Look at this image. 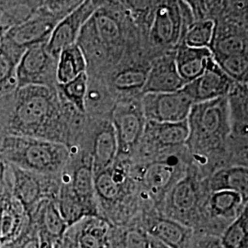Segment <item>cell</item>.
<instances>
[{
	"instance_id": "41",
	"label": "cell",
	"mask_w": 248,
	"mask_h": 248,
	"mask_svg": "<svg viewBox=\"0 0 248 248\" xmlns=\"http://www.w3.org/2000/svg\"><path fill=\"white\" fill-rule=\"evenodd\" d=\"M150 248H169L166 246H164L163 244H161L158 241H151Z\"/></svg>"
},
{
	"instance_id": "29",
	"label": "cell",
	"mask_w": 248,
	"mask_h": 248,
	"mask_svg": "<svg viewBox=\"0 0 248 248\" xmlns=\"http://www.w3.org/2000/svg\"><path fill=\"white\" fill-rule=\"evenodd\" d=\"M89 77L87 73H83L75 79L69 81L63 85H58L59 89L73 106L79 112L86 111V98L88 93Z\"/></svg>"
},
{
	"instance_id": "25",
	"label": "cell",
	"mask_w": 248,
	"mask_h": 248,
	"mask_svg": "<svg viewBox=\"0 0 248 248\" xmlns=\"http://www.w3.org/2000/svg\"><path fill=\"white\" fill-rule=\"evenodd\" d=\"M154 141L160 146L169 147L187 142L189 127L187 120L176 124L149 123Z\"/></svg>"
},
{
	"instance_id": "31",
	"label": "cell",
	"mask_w": 248,
	"mask_h": 248,
	"mask_svg": "<svg viewBox=\"0 0 248 248\" xmlns=\"http://www.w3.org/2000/svg\"><path fill=\"white\" fill-rule=\"evenodd\" d=\"M98 37L107 45H115L121 38V27L115 18L103 13L96 11L91 17Z\"/></svg>"
},
{
	"instance_id": "21",
	"label": "cell",
	"mask_w": 248,
	"mask_h": 248,
	"mask_svg": "<svg viewBox=\"0 0 248 248\" xmlns=\"http://www.w3.org/2000/svg\"><path fill=\"white\" fill-rule=\"evenodd\" d=\"M176 175L175 164L157 161L150 164L142 174V183L154 195L164 193Z\"/></svg>"
},
{
	"instance_id": "22",
	"label": "cell",
	"mask_w": 248,
	"mask_h": 248,
	"mask_svg": "<svg viewBox=\"0 0 248 248\" xmlns=\"http://www.w3.org/2000/svg\"><path fill=\"white\" fill-rule=\"evenodd\" d=\"M151 236L169 248H184L189 231L178 222L160 219L151 226Z\"/></svg>"
},
{
	"instance_id": "42",
	"label": "cell",
	"mask_w": 248,
	"mask_h": 248,
	"mask_svg": "<svg viewBox=\"0 0 248 248\" xmlns=\"http://www.w3.org/2000/svg\"><path fill=\"white\" fill-rule=\"evenodd\" d=\"M0 42H1V37H0Z\"/></svg>"
},
{
	"instance_id": "28",
	"label": "cell",
	"mask_w": 248,
	"mask_h": 248,
	"mask_svg": "<svg viewBox=\"0 0 248 248\" xmlns=\"http://www.w3.org/2000/svg\"><path fill=\"white\" fill-rule=\"evenodd\" d=\"M220 242L223 248H248V208L232 222Z\"/></svg>"
},
{
	"instance_id": "40",
	"label": "cell",
	"mask_w": 248,
	"mask_h": 248,
	"mask_svg": "<svg viewBox=\"0 0 248 248\" xmlns=\"http://www.w3.org/2000/svg\"><path fill=\"white\" fill-rule=\"evenodd\" d=\"M223 248L221 245V242L217 241V240H213V241H208V243L204 244L202 248Z\"/></svg>"
},
{
	"instance_id": "27",
	"label": "cell",
	"mask_w": 248,
	"mask_h": 248,
	"mask_svg": "<svg viewBox=\"0 0 248 248\" xmlns=\"http://www.w3.org/2000/svg\"><path fill=\"white\" fill-rule=\"evenodd\" d=\"M215 21L205 19L187 27L184 33V44L194 48H210L215 34Z\"/></svg>"
},
{
	"instance_id": "37",
	"label": "cell",
	"mask_w": 248,
	"mask_h": 248,
	"mask_svg": "<svg viewBox=\"0 0 248 248\" xmlns=\"http://www.w3.org/2000/svg\"><path fill=\"white\" fill-rule=\"evenodd\" d=\"M0 248H40L38 232L30 222L28 228L18 237L1 246Z\"/></svg>"
},
{
	"instance_id": "30",
	"label": "cell",
	"mask_w": 248,
	"mask_h": 248,
	"mask_svg": "<svg viewBox=\"0 0 248 248\" xmlns=\"http://www.w3.org/2000/svg\"><path fill=\"white\" fill-rule=\"evenodd\" d=\"M197 202V192L193 181L184 177L176 183L171 191V202L179 212L191 210Z\"/></svg>"
},
{
	"instance_id": "39",
	"label": "cell",
	"mask_w": 248,
	"mask_h": 248,
	"mask_svg": "<svg viewBox=\"0 0 248 248\" xmlns=\"http://www.w3.org/2000/svg\"><path fill=\"white\" fill-rule=\"evenodd\" d=\"M39 239H40V248H53L54 243L53 241L46 238L45 236H42V235H39Z\"/></svg>"
},
{
	"instance_id": "38",
	"label": "cell",
	"mask_w": 248,
	"mask_h": 248,
	"mask_svg": "<svg viewBox=\"0 0 248 248\" xmlns=\"http://www.w3.org/2000/svg\"><path fill=\"white\" fill-rule=\"evenodd\" d=\"M150 238L144 232L137 229H130L122 235L118 248H150Z\"/></svg>"
},
{
	"instance_id": "17",
	"label": "cell",
	"mask_w": 248,
	"mask_h": 248,
	"mask_svg": "<svg viewBox=\"0 0 248 248\" xmlns=\"http://www.w3.org/2000/svg\"><path fill=\"white\" fill-rule=\"evenodd\" d=\"M73 193L84 204L92 215L97 216L95 208V186L92 159L84 162L74 170L70 183Z\"/></svg>"
},
{
	"instance_id": "14",
	"label": "cell",
	"mask_w": 248,
	"mask_h": 248,
	"mask_svg": "<svg viewBox=\"0 0 248 248\" xmlns=\"http://www.w3.org/2000/svg\"><path fill=\"white\" fill-rule=\"evenodd\" d=\"M29 218L38 234L53 241V243L62 239L69 229L62 219L56 202L52 199L41 201L29 213Z\"/></svg>"
},
{
	"instance_id": "8",
	"label": "cell",
	"mask_w": 248,
	"mask_h": 248,
	"mask_svg": "<svg viewBox=\"0 0 248 248\" xmlns=\"http://www.w3.org/2000/svg\"><path fill=\"white\" fill-rule=\"evenodd\" d=\"M7 166L10 176L11 193L23 206L28 215L41 201L52 199L49 195L48 185L45 182L46 175L37 174L9 165Z\"/></svg>"
},
{
	"instance_id": "13",
	"label": "cell",
	"mask_w": 248,
	"mask_h": 248,
	"mask_svg": "<svg viewBox=\"0 0 248 248\" xmlns=\"http://www.w3.org/2000/svg\"><path fill=\"white\" fill-rule=\"evenodd\" d=\"M186 85L177 72L175 54H169L154 62L142 91L144 94L171 93L181 90Z\"/></svg>"
},
{
	"instance_id": "33",
	"label": "cell",
	"mask_w": 248,
	"mask_h": 248,
	"mask_svg": "<svg viewBox=\"0 0 248 248\" xmlns=\"http://www.w3.org/2000/svg\"><path fill=\"white\" fill-rule=\"evenodd\" d=\"M214 61L232 80H242L248 74L247 53L232 56H215Z\"/></svg>"
},
{
	"instance_id": "1",
	"label": "cell",
	"mask_w": 248,
	"mask_h": 248,
	"mask_svg": "<svg viewBox=\"0 0 248 248\" xmlns=\"http://www.w3.org/2000/svg\"><path fill=\"white\" fill-rule=\"evenodd\" d=\"M68 157L69 151L61 142L10 134L0 138V162L37 174L58 173Z\"/></svg>"
},
{
	"instance_id": "32",
	"label": "cell",
	"mask_w": 248,
	"mask_h": 248,
	"mask_svg": "<svg viewBox=\"0 0 248 248\" xmlns=\"http://www.w3.org/2000/svg\"><path fill=\"white\" fill-rule=\"evenodd\" d=\"M95 192L102 200L111 202L118 198L121 192V183L116 178L115 174L109 169L94 174Z\"/></svg>"
},
{
	"instance_id": "34",
	"label": "cell",
	"mask_w": 248,
	"mask_h": 248,
	"mask_svg": "<svg viewBox=\"0 0 248 248\" xmlns=\"http://www.w3.org/2000/svg\"><path fill=\"white\" fill-rule=\"evenodd\" d=\"M18 62L0 49V96L17 89L15 71Z\"/></svg>"
},
{
	"instance_id": "26",
	"label": "cell",
	"mask_w": 248,
	"mask_h": 248,
	"mask_svg": "<svg viewBox=\"0 0 248 248\" xmlns=\"http://www.w3.org/2000/svg\"><path fill=\"white\" fill-rule=\"evenodd\" d=\"M245 199L244 196L233 190H215L210 200V208L216 216L229 217L235 214L237 210H239Z\"/></svg>"
},
{
	"instance_id": "12",
	"label": "cell",
	"mask_w": 248,
	"mask_h": 248,
	"mask_svg": "<svg viewBox=\"0 0 248 248\" xmlns=\"http://www.w3.org/2000/svg\"><path fill=\"white\" fill-rule=\"evenodd\" d=\"M231 85L232 79L213 60L200 78L186 84L183 89L196 104L225 97Z\"/></svg>"
},
{
	"instance_id": "20",
	"label": "cell",
	"mask_w": 248,
	"mask_h": 248,
	"mask_svg": "<svg viewBox=\"0 0 248 248\" xmlns=\"http://www.w3.org/2000/svg\"><path fill=\"white\" fill-rule=\"evenodd\" d=\"M77 234L74 248H104L106 244L108 225L97 216L83 219Z\"/></svg>"
},
{
	"instance_id": "11",
	"label": "cell",
	"mask_w": 248,
	"mask_h": 248,
	"mask_svg": "<svg viewBox=\"0 0 248 248\" xmlns=\"http://www.w3.org/2000/svg\"><path fill=\"white\" fill-rule=\"evenodd\" d=\"M30 224V218L23 206L4 184L0 196V247L18 237Z\"/></svg>"
},
{
	"instance_id": "23",
	"label": "cell",
	"mask_w": 248,
	"mask_h": 248,
	"mask_svg": "<svg viewBox=\"0 0 248 248\" xmlns=\"http://www.w3.org/2000/svg\"><path fill=\"white\" fill-rule=\"evenodd\" d=\"M55 202L62 219L66 222L68 228L76 225L87 217L94 216L73 193L67 183L63 184L60 188Z\"/></svg>"
},
{
	"instance_id": "35",
	"label": "cell",
	"mask_w": 248,
	"mask_h": 248,
	"mask_svg": "<svg viewBox=\"0 0 248 248\" xmlns=\"http://www.w3.org/2000/svg\"><path fill=\"white\" fill-rule=\"evenodd\" d=\"M147 73L140 69H127L120 72L114 78V85L120 90H142Z\"/></svg>"
},
{
	"instance_id": "5",
	"label": "cell",
	"mask_w": 248,
	"mask_h": 248,
	"mask_svg": "<svg viewBox=\"0 0 248 248\" xmlns=\"http://www.w3.org/2000/svg\"><path fill=\"white\" fill-rule=\"evenodd\" d=\"M55 60L46 51V43L27 48L21 55L15 71L17 89L28 86L51 88V75H55L53 71L56 70V65H54Z\"/></svg>"
},
{
	"instance_id": "36",
	"label": "cell",
	"mask_w": 248,
	"mask_h": 248,
	"mask_svg": "<svg viewBox=\"0 0 248 248\" xmlns=\"http://www.w3.org/2000/svg\"><path fill=\"white\" fill-rule=\"evenodd\" d=\"M246 45L244 40L236 35L223 37L216 44L215 56H232L246 53Z\"/></svg>"
},
{
	"instance_id": "9",
	"label": "cell",
	"mask_w": 248,
	"mask_h": 248,
	"mask_svg": "<svg viewBox=\"0 0 248 248\" xmlns=\"http://www.w3.org/2000/svg\"><path fill=\"white\" fill-rule=\"evenodd\" d=\"M142 108L132 104H119L112 112V127L118 142V154H127L139 142L144 130Z\"/></svg>"
},
{
	"instance_id": "24",
	"label": "cell",
	"mask_w": 248,
	"mask_h": 248,
	"mask_svg": "<svg viewBox=\"0 0 248 248\" xmlns=\"http://www.w3.org/2000/svg\"><path fill=\"white\" fill-rule=\"evenodd\" d=\"M213 190L229 189L244 196L248 194V170L245 167H232L216 172L212 179Z\"/></svg>"
},
{
	"instance_id": "3",
	"label": "cell",
	"mask_w": 248,
	"mask_h": 248,
	"mask_svg": "<svg viewBox=\"0 0 248 248\" xmlns=\"http://www.w3.org/2000/svg\"><path fill=\"white\" fill-rule=\"evenodd\" d=\"M188 140L194 143L213 144L224 140L230 132V107L228 98H216L194 104L187 118Z\"/></svg>"
},
{
	"instance_id": "7",
	"label": "cell",
	"mask_w": 248,
	"mask_h": 248,
	"mask_svg": "<svg viewBox=\"0 0 248 248\" xmlns=\"http://www.w3.org/2000/svg\"><path fill=\"white\" fill-rule=\"evenodd\" d=\"M42 6L43 4L24 23L9 30L1 37V42L22 52L32 45L47 43L59 20L50 13L42 11Z\"/></svg>"
},
{
	"instance_id": "19",
	"label": "cell",
	"mask_w": 248,
	"mask_h": 248,
	"mask_svg": "<svg viewBox=\"0 0 248 248\" xmlns=\"http://www.w3.org/2000/svg\"><path fill=\"white\" fill-rule=\"evenodd\" d=\"M118 155V142L112 125H108L98 133L95 142L92 157L93 172L109 169Z\"/></svg>"
},
{
	"instance_id": "6",
	"label": "cell",
	"mask_w": 248,
	"mask_h": 248,
	"mask_svg": "<svg viewBox=\"0 0 248 248\" xmlns=\"http://www.w3.org/2000/svg\"><path fill=\"white\" fill-rule=\"evenodd\" d=\"M97 10L98 4L93 1L80 2L53 28L46 43V51L57 60L64 48L77 44L83 27Z\"/></svg>"
},
{
	"instance_id": "16",
	"label": "cell",
	"mask_w": 248,
	"mask_h": 248,
	"mask_svg": "<svg viewBox=\"0 0 248 248\" xmlns=\"http://www.w3.org/2000/svg\"><path fill=\"white\" fill-rule=\"evenodd\" d=\"M87 65L86 55L79 45L75 44L64 48L59 53L56 62L55 79L58 85L68 83L81 74L86 73Z\"/></svg>"
},
{
	"instance_id": "10",
	"label": "cell",
	"mask_w": 248,
	"mask_h": 248,
	"mask_svg": "<svg viewBox=\"0 0 248 248\" xmlns=\"http://www.w3.org/2000/svg\"><path fill=\"white\" fill-rule=\"evenodd\" d=\"M182 33H185V23L180 2L160 5L151 29L153 41L156 45H176Z\"/></svg>"
},
{
	"instance_id": "2",
	"label": "cell",
	"mask_w": 248,
	"mask_h": 248,
	"mask_svg": "<svg viewBox=\"0 0 248 248\" xmlns=\"http://www.w3.org/2000/svg\"><path fill=\"white\" fill-rule=\"evenodd\" d=\"M10 135L36 137L56 112V98L52 88L28 86L15 90Z\"/></svg>"
},
{
	"instance_id": "4",
	"label": "cell",
	"mask_w": 248,
	"mask_h": 248,
	"mask_svg": "<svg viewBox=\"0 0 248 248\" xmlns=\"http://www.w3.org/2000/svg\"><path fill=\"white\" fill-rule=\"evenodd\" d=\"M194 105L184 89L171 93L144 94L142 115L149 123L176 124L186 121Z\"/></svg>"
},
{
	"instance_id": "15",
	"label": "cell",
	"mask_w": 248,
	"mask_h": 248,
	"mask_svg": "<svg viewBox=\"0 0 248 248\" xmlns=\"http://www.w3.org/2000/svg\"><path fill=\"white\" fill-rule=\"evenodd\" d=\"M213 60L214 55L210 48L189 47L184 43L175 54L177 72L186 84L200 78Z\"/></svg>"
},
{
	"instance_id": "18",
	"label": "cell",
	"mask_w": 248,
	"mask_h": 248,
	"mask_svg": "<svg viewBox=\"0 0 248 248\" xmlns=\"http://www.w3.org/2000/svg\"><path fill=\"white\" fill-rule=\"evenodd\" d=\"M43 2L0 1V37L31 18Z\"/></svg>"
}]
</instances>
